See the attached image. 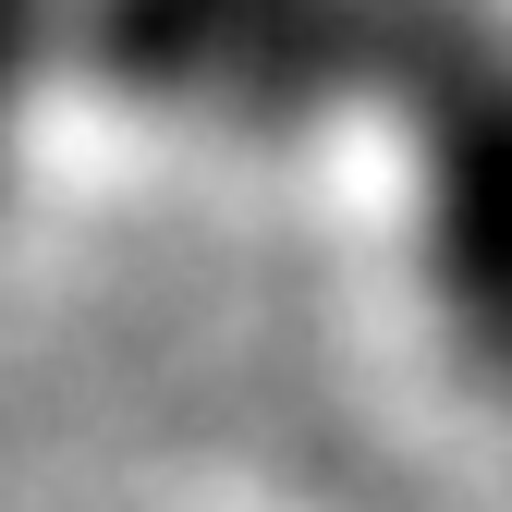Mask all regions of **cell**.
Listing matches in <instances>:
<instances>
[{"mask_svg": "<svg viewBox=\"0 0 512 512\" xmlns=\"http://www.w3.org/2000/svg\"><path fill=\"white\" fill-rule=\"evenodd\" d=\"M293 208L391 366L512 439V0H391Z\"/></svg>", "mask_w": 512, "mask_h": 512, "instance_id": "obj_1", "label": "cell"}, {"mask_svg": "<svg viewBox=\"0 0 512 512\" xmlns=\"http://www.w3.org/2000/svg\"><path fill=\"white\" fill-rule=\"evenodd\" d=\"M110 208L86 110V0H0V305L49 281V256Z\"/></svg>", "mask_w": 512, "mask_h": 512, "instance_id": "obj_2", "label": "cell"}, {"mask_svg": "<svg viewBox=\"0 0 512 512\" xmlns=\"http://www.w3.org/2000/svg\"><path fill=\"white\" fill-rule=\"evenodd\" d=\"M98 512H269V500H208V488H135V500H98Z\"/></svg>", "mask_w": 512, "mask_h": 512, "instance_id": "obj_3", "label": "cell"}]
</instances>
